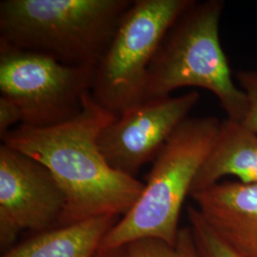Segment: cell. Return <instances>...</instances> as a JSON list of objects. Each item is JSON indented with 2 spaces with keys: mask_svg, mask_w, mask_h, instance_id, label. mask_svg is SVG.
I'll list each match as a JSON object with an SVG mask.
<instances>
[{
  "mask_svg": "<svg viewBox=\"0 0 257 257\" xmlns=\"http://www.w3.org/2000/svg\"><path fill=\"white\" fill-rule=\"evenodd\" d=\"M200 94L190 91L180 96L147 100L124 111L103 128L98 139L110 167L134 176L156 156L197 104Z\"/></svg>",
  "mask_w": 257,
  "mask_h": 257,
  "instance_id": "cell-8",
  "label": "cell"
},
{
  "mask_svg": "<svg viewBox=\"0 0 257 257\" xmlns=\"http://www.w3.org/2000/svg\"><path fill=\"white\" fill-rule=\"evenodd\" d=\"M124 250L126 257H200L189 225L180 228L175 245L159 239H140Z\"/></svg>",
  "mask_w": 257,
  "mask_h": 257,
  "instance_id": "cell-12",
  "label": "cell"
},
{
  "mask_svg": "<svg viewBox=\"0 0 257 257\" xmlns=\"http://www.w3.org/2000/svg\"><path fill=\"white\" fill-rule=\"evenodd\" d=\"M221 125L215 116L188 117L175 128L156 156L140 197L106 234L100 250L124 248L140 239L175 245L185 198L191 194Z\"/></svg>",
  "mask_w": 257,
  "mask_h": 257,
  "instance_id": "cell-3",
  "label": "cell"
},
{
  "mask_svg": "<svg viewBox=\"0 0 257 257\" xmlns=\"http://www.w3.org/2000/svg\"><path fill=\"white\" fill-rule=\"evenodd\" d=\"M193 0H135L94 68L92 97L119 116L145 101L148 70L166 33Z\"/></svg>",
  "mask_w": 257,
  "mask_h": 257,
  "instance_id": "cell-5",
  "label": "cell"
},
{
  "mask_svg": "<svg viewBox=\"0 0 257 257\" xmlns=\"http://www.w3.org/2000/svg\"><path fill=\"white\" fill-rule=\"evenodd\" d=\"M116 118L87 92L74 118L46 128L19 124L1 137L3 144L46 166L66 198L59 227L103 215L123 216L137 203L145 183L109 165L98 139Z\"/></svg>",
  "mask_w": 257,
  "mask_h": 257,
  "instance_id": "cell-1",
  "label": "cell"
},
{
  "mask_svg": "<svg viewBox=\"0 0 257 257\" xmlns=\"http://www.w3.org/2000/svg\"><path fill=\"white\" fill-rule=\"evenodd\" d=\"M93 75V67L66 65L0 40V92L18 106L22 125L46 128L74 118Z\"/></svg>",
  "mask_w": 257,
  "mask_h": 257,
  "instance_id": "cell-6",
  "label": "cell"
},
{
  "mask_svg": "<svg viewBox=\"0 0 257 257\" xmlns=\"http://www.w3.org/2000/svg\"><path fill=\"white\" fill-rule=\"evenodd\" d=\"M215 232L245 257H257V183L220 181L191 193Z\"/></svg>",
  "mask_w": 257,
  "mask_h": 257,
  "instance_id": "cell-9",
  "label": "cell"
},
{
  "mask_svg": "<svg viewBox=\"0 0 257 257\" xmlns=\"http://www.w3.org/2000/svg\"><path fill=\"white\" fill-rule=\"evenodd\" d=\"M120 218L103 215L37 233L8 249L2 257H93Z\"/></svg>",
  "mask_w": 257,
  "mask_h": 257,
  "instance_id": "cell-11",
  "label": "cell"
},
{
  "mask_svg": "<svg viewBox=\"0 0 257 257\" xmlns=\"http://www.w3.org/2000/svg\"><path fill=\"white\" fill-rule=\"evenodd\" d=\"M19 122L22 124V114L18 106L8 97L0 95V137L6 135Z\"/></svg>",
  "mask_w": 257,
  "mask_h": 257,
  "instance_id": "cell-15",
  "label": "cell"
},
{
  "mask_svg": "<svg viewBox=\"0 0 257 257\" xmlns=\"http://www.w3.org/2000/svg\"><path fill=\"white\" fill-rule=\"evenodd\" d=\"M223 0H207L184 10L166 33L148 70L145 101L172 96L184 87L205 89L216 96L228 119L242 122L247 101L233 82L221 46Z\"/></svg>",
  "mask_w": 257,
  "mask_h": 257,
  "instance_id": "cell-4",
  "label": "cell"
},
{
  "mask_svg": "<svg viewBox=\"0 0 257 257\" xmlns=\"http://www.w3.org/2000/svg\"><path fill=\"white\" fill-rule=\"evenodd\" d=\"M131 0H2L0 40L70 66L93 67Z\"/></svg>",
  "mask_w": 257,
  "mask_h": 257,
  "instance_id": "cell-2",
  "label": "cell"
},
{
  "mask_svg": "<svg viewBox=\"0 0 257 257\" xmlns=\"http://www.w3.org/2000/svg\"><path fill=\"white\" fill-rule=\"evenodd\" d=\"M188 221L200 257H245L221 238L193 207H188Z\"/></svg>",
  "mask_w": 257,
  "mask_h": 257,
  "instance_id": "cell-13",
  "label": "cell"
},
{
  "mask_svg": "<svg viewBox=\"0 0 257 257\" xmlns=\"http://www.w3.org/2000/svg\"><path fill=\"white\" fill-rule=\"evenodd\" d=\"M235 78L247 101V111L241 123L257 135V71H238Z\"/></svg>",
  "mask_w": 257,
  "mask_h": 257,
  "instance_id": "cell-14",
  "label": "cell"
},
{
  "mask_svg": "<svg viewBox=\"0 0 257 257\" xmlns=\"http://www.w3.org/2000/svg\"><path fill=\"white\" fill-rule=\"evenodd\" d=\"M93 257H126L124 248L111 249V250H100L95 253Z\"/></svg>",
  "mask_w": 257,
  "mask_h": 257,
  "instance_id": "cell-16",
  "label": "cell"
},
{
  "mask_svg": "<svg viewBox=\"0 0 257 257\" xmlns=\"http://www.w3.org/2000/svg\"><path fill=\"white\" fill-rule=\"evenodd\" d=\"M230 175L242 183H257V135L241 122L227 118L222 122L211 153L193 181L191 193Z\"/></svg>",
  "mask_w": 257,
  "mask_h": 257,
  "instance_id": "cell-10",
  "label": "cell"
},
{
  "mask_svg": "<svg viewBox=\"0 0 257 257\" xmlns=\"http://www.w3.org/2000/svg\"><path fill=\"white\" fill-rule=\"evenodd\" d=\"M66 198L46 166L5 144L0 146V246L10 248L22 230L59 227Z\"/></svg>",
  "mask_w": 257,
  "mask_h": 257,
  "instance_id": "cell-7",
  "label": "cell"
}]
</instances>
